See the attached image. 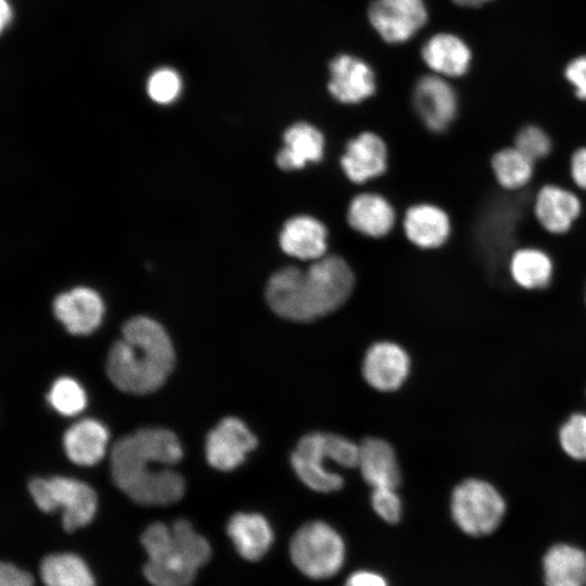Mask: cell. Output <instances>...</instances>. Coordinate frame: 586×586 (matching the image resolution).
Instances as JSON below:
<instances>
[{"label": "cell", "instance_id": "6da1fadb", "mask_svg": "<svg viewBox=\"0 0 586 586\" xmlns=\"http://www.w3.org/2000/svg\"><path fill=\"white\" fill-rule=\"evenodd\" d=\"M182 447L176 434L163 428H144L126 435L112 447L111 473L116 486L143 506H166L184 494L183 477L169 468L178 463Z\"/></svg>", "mask_w": 586, "mask_h": 586}, {"label": "cell", "instance_id": "7a4b0ae2", "mask_svg": "<svg viewBox=\"0 0 586 586\" xmlns=\"http://www.w3.org/2000/svg\"><path fill=\"white\" fill-rule=\"evenodd\" d=\"M354 276L337 256L316 259L306 270L286 267L273 273L266 288L270 308L293 321H311L340 307L349 296Z\"/></svg>", "mask_w": 586, "mask_h": 586}, {"label": "cell", "instance_id": "3957f363", "mask_svg": "<svg viewBox=\"0 0 586 586\" xmlns=\"http://www.w3.org/2000/svg\"><path fill=\"white\" fill-rule=\"evenodd\" d=\"M175 365L166 330L155 320L137 316L126 321L122 339L111 347L106 372L120 391L144 395L158 390Z\"/></svg>", "mask_w": 586, "mask_h": 586}, {"label": "cell", "instance_id": "277c9868", "mask_svg": "<svg viewBox=\"0 0 586 586\" xmlns=\"http://www.w3.org/2000/svg\"><path fill=\"white\" fill-rule=\"evenodd\" d=\"M359 445L332 433L313 432L304 435L291 454V466L297 477L310 489L319 493L339 491L343 476L331 471L327 461L343 468L358 464Z\"/></svg>", "mask_w": 586, "mask_h": 586}, {"label": "cell", "instance_id": "5b68a950", "mask_svg": "<svg viewBox=\"0 0 586 586\" xmlns=\"http://www.w3.org/2000/svg\"><path fill=\"white\" fill-rule=\"evenodd\" d=\"M507 504L489 482L470 477L451 492L450 514L458 528L472 537L493 534L501 524Z\"/></svg>", "mask_w": 586, "mask_h": 586}, {"label": "cell", "instance_id": "8992f818", "mask_svg": "<svg viewBox=\"0 0 586 586\" xmlns=\"http://www.w3.org/2000/svg\"><path fill=\"white\" fill-rule=\"evenodd\" d=\"M290 558L311 579H327L344 565L346 549L339 532L323 521L303 524L292 536Z\"/></svg>", "mask_w": 586, "mask_h": 586}, {"label": "cell", "instance_id": "52a82bcc", "mask_svg": "<svg viewBox=\"0 0 586 586\" xmlns=\"http://www.w3.org/2000/svg\"><path fill=\"white\" fill-rule=\"evenodd\" d=\"M28 489L41 511L63 509L62 524L67 532L87 525L94 517L95 492L81 481L64 476L36 477L30 481Z\"/></svg>", "mask_w": 586, "mask_h": 586}, {"label": "cell", "instance_id": "ba28073f", "mask_svg": "<svg viewBox=\"0 0 586 586\" xmlns=\"http://www.w3.org/2000/svg\"><path fill=\"white\" fill-rule=\"evenodd\" d=\"M141 543L149 556L143 573L152 585H192L198 568L184 555L170 527L162 522L152 523L143 532Z\"/></svg>", "mask_w": 586, "mask_h": 586}, {"label": "cell", "instance_id": "9c48e42d", "mask_svg": "<svg viewBox=\"0 0 586 586\" xmlns=\"http://www.w3.org/2000/svg\"><path fill=\"white\" fill-rule=\"evenodd\" d=\"M368 17L383 40L400 43L425 24L428 12L422 0H372Z\"/></svg>", "mask_w": 586, "mask_h": 586}, {"label": "cell", "instance_id": "30bf717a", "mask_svg": "<svg viewBox=\"0 0 586 586\" xmlns=\"http://www.w3.org/2000/svg\"><path fill=\"white\" fill-rule=\"evenodd\" d=\"M257 445L256 436L237 417L224 418L206 437L207 462L220 471L238 468Z\"/></svg>", "mask_w": 586, "mask_h": 586}, {"label": "cell", "instance_id": "8fae6325", "mask_svg": "<svg viewBox=\"0 0 586 586\" xmlns=\"http://www.w3.org/2000/svg\"><path fill=\"white\" fill-rule=\"evenodd\" d=\"M413 105L426 125L435 132L445 130L457 114V95L440 75L421 77L413 89Z\"/></svg>", "mask_w": 586, "mask_h": 586}, {"label": "cell", "instance_id": "7c38bea8", "mask_svg": "<svg viewBox=\"0 0 586 586\" xmlns=\"http://www.w3.org/2000/svg\"><path fill=\"white\" fill-rule=\"evenodd\" d=\"M409 369V355L393 342L374 343L364 357V378L378 391L391 392L399 388L407 379Z\"/></svg>", "mask_w": 586, "mask_h": 586}, {"label": "cell", "instance_id": "4fadbf2b", "mask_svg": "<svg viewBox=\"0 0 586 586\" xmlns=\"http://www.w3.org/2000/svg\"><path fill=\"white\" fill-rule=\"evenodd\" d=\"M53 313L69 333L85 335L100 326L104 305L94 290L78 286L55 297Z\"/></svg>", "mask_w": 586, "mask_h": 586}, {"label": "cell", "instance_id": "5bb4252c", "mask_svg": "<svg viewBox=\"0 0 586 586\" xmlns=\"http://www.w3.org/2000/svg\"><path fill=\"white\" fill-rule=\"evenodd\" d=\"M329 91L342 103H358L375 90L371 67L362 60L341 54L330 63Z\"/></svg>", "mask_w": 586, "mask_h": 586}, {"label": "cell", "instance_id": "9a60e30c", "mask_svg": "<svg viewBox=\"0 0 586 586\" xmlns=\"http://www.w3.org/2000/svg\"><path fill=\"white\" fill-rule=\"evenodd\" d=\"M581 211L582 204L577 195L556 184L544 186L534 201L537 221L546 231L553 234L569 231Z\"/></svg>", "mask_w": 586, "mask_h": 586}, {"label": "cell", "instance_id": "2e32d148", "mask_svg": "<svg viewBox=\"0 0 586 586\" xmlns=\"http://www.w3.org/2000/svg\"><path fill=\"white\" fill-rule=\"evenodd\" d=\"M227 533L238 553L247 561L260 560L271 548L275 538L269 521L255 512L233 514L228 522Z\"/></svg>", "mask_w": 586, "mask_h": 586}, {"label": "cell", "instance_id": "e0dca14e", "mask_svg": "<svg viewBox=\"0 0 586 586\" xmlns=\"http://www.w3.org/2000/svg\"><path fill=\"white\" fill-rule=\"evenodd\" d=\"M357 468L372 488H397L400 483L394 449L384 440L367 437L359 444Z\"/></svg>", "mask_w": 586, "mask_h": 586}, {"label": "cell", "instance_id": "ac0fdd59", "mask_svg": "<svg viewBox=\"0 0 586 586\" xmlns=\"http://www.w3.org/2000/svg\"><path fill=\"white\" fill-rule=\"evenodd\" d=\"M346 176L360 183L381 175L386 167V148L380 137L364 132L351 140L341 158Z\"/></svg>", "mask_w": 586, "mask_h": 586}, {"label": "cell", "instance_id": "d6986e66", "mask_svg": "<svg viewBox=\"0 0 586 586\" xmlns=\"http://www.w3.org/2000/svg\"><path fill=\"white\" fill-rule=\"evenodd\" d=\"M545 586H586V551L566 544H555L543 560Z\"/></svg>", "mask_w": 586, "mask_h": 586}, {"label": "cell", "instance_id": "ffe728a7", "mask_svg": "<svg viewBox=\"0 0 586 586\" xmlns=\"http://www.w3.org/2000/svg\"><path fill=\"white\" fill-rule=\"evenodd\" d=\"M327 230L317 219L295 216L289 219L280 233V245L284 253L300 259H319L323 256Z\"/></svg>", "mask_w": 586, "mask_h": 586}, {"label": "cell", "instance_id": "44dd1931", "mask_svg": "<svg viewBox=\"0 0 586 586\" xmlns=\"http://www.w3.org/2000/svg\"><path fill=\"white\" fill-rule=\"evenodd\" d=\"M424 63L442 77L463 75L470 65L471 51L453 34L441 33L432 36L421 50Z\"/></svg>", "mask_w": 586, "mask_h": 586}, {"label": "cell", "instance_id": "7402d4cb", "mask_svg": "<svg viewBox=\"0 0 586 586\" xmlns=\"http://www.w3.org/2000/svg\"><path fill=\"white\" fill-rule=\"evenodd\" d=\"M107 442L106 428L94 419H82L76 422L63 436L66 456L79 466L98 463L105 454Z\"/></svg>", "mask_w": 586, "mask_h": 586}, {"label": "cell", "instance_id": "603a6c76", "mask_svg": "<svg viewBox=\"0 0 586 586\" xmlns=\"http://www.w3.org/2000/svg\"><path fill=\"white\" fill-rule=\"evenodd\" d=\"M404 228L407 238L413 244L423 249H435L447 241L450 234V220L442 208L421 204L407 211Z\"/></svg>", "mask_w": 586, "mask_h": 586}, {"label": "cell", "instance_id": "cb8c5ba5", "mask_svg": "<svg viewBox=\"0 0 586 586\" xmlns=\"http://www.w3.org/2000/svg\"><path fill=\"white\" fill-rule=\"evenodd\" d=\"M283 141L284 146L277 155V164L283 170L298 169L322 157L323 137L307 123H296L288 128Z\"/></svg>", "mask_w": 586, "mask_h": 586}, {"label": "cell", "instance_id": "d4e9b609", "mask_svg": "<svg viewBox=\"0 0 586 586\" xmlns=\"http://www.w3.org/2000/svg\"><path fill=\"white\" fill-rule=\"evenodd\" d=\"M347 218L355 230L370 237H382L392 229L395 214L385 199L365 193L352 201Z\"/></svg>", "mask_w": 586, "mask_h": 586}, {"label": "cell", "instance_id": "484cf974", "mask_svg": "<svg viewBox=\"0 0 586 586\" xmlns=\"http://www.w3.org/2000/svg\"><path fill=\"white\" fill-rule=\"evenodd\" d=\"M509 272L520 288L540 290L547 288L552 279L553 264L546 252L536 247H523L511 255Z\"/></svg>", "mask_w": 586, "mask_h": 586}, {"label": "cell", "instance_id": "4316f807", "mask_svg": "<svg viewBox=\"0 0 586 586\" xmlns=\"http://www.w3.org/2000/svg\"><path fill=\"white\" fill-rule=\"evenodd\" d=\"M46 586H94V578L85 561L74 553L47 556L40 564Z\"/></svg>", "mask_w": 586, "mask_h": 586}, {"label": "cell", "instance_id": "83f0119b", "mask_svg": "<svg viewBox=\"0 0 586 586\" xmlns=\"http://www.w3.org/2000/svg\"><path fill=\"white\" fill-rule=\"evenodd\" d=\"M491 165L497 182L508 191H517L525 187L534 173V162L515 146L496 152Z\"/></svg>", "mask_w": 586, "mask_h": 586}, {"label": "cell", "instance_id": "f1b7e54d", "mask_svg": "<svg viewBox=\"0 0 586 586\" xmlns=\"http://www.w3.org/2000/svg\"><path fill=\"white\" fill-rule=\"evenodd\" d=\"M48 402L59 413L75 416L85 408L87 397L77 381L62 377L53 382L48 394Z\"/></svg>", "mask_w": 586, "mask_h": 586}, {"label": "cell", "instance_id": "f546056e", "mask_svg": "<svg viewBox=\"0 0 586 586\" xmlns=\"http://www.w3.org/2000/svg\"><path fill=\"white\" fill-rule=\"evenodd\" d=\"M170 528L175 539L194 566L199 569L209 560L208 542L198 534L187 520H176Z\"/></svg>", "mask_w": 586, "mask_h": 586}, {"label": "cell", "instance_id": "4dcf8cb0", "mask_svg": "<svg viewBox=\"0 0 586 586\" xmlns=\"http://www.w3.org/2000/svg\"><path fill=\"white\" fill-rule=\"evenodd\" d=\"M559 444L572 459L586 460V413L571 415L559 429Z\"/></svg>", "mask_w": 586, "mask_h": 586}, {"label": "cell", "instance_id": "1f68e13d", "mask_svg": "<svg viewBox=\"0 0 586 586\" xmlns=\"http://www.w3.org/2000/svg\"><path fill=\"white\" fill-rule=\"evenodd\" d=\"M514 146L535 163L549 155L552 144L544 129L527 125L517 133Z\"/></svg>", "mask_w": 586, "mask_h": 586}, {"label": "cell", "instance_id": "d6a6232c", "mask_svg": "<svg viewBox=\"0 0 586 586\" xmlns=\"http://www.w3.org/2000/svg\"><path fill=\"white\" fill-rule=\"evenodd\" d=\"M146 90L154 102L171 103L181 92L180 76L171 68H160L150 76Z\"/></svg>", "mask_w": 586, "mask_h": 586}, {"label": "cell", "instance_id": "836d02e7", "mask_svg": "<svg viewBox=\"0 0 586 586\" xmlns=\"http://www.w3.org/2000/svg\"><path fill=\"white\" fill-rule=\"evenodd\" d=\"M371 505L375 513L387 523H396L402 515V501L396 488H372Z\"/></svg>", "mask_w": 586, "mask_h": 586}, {"label": "cell", "instance_id": "e575fe53", "mask_svg": "<svg viewBox=\"0 0 586 586\" xmlns=\"http://www.w3.org/2000/svg\"><path fill=\"white\" fill-rule=\"evenodd\" d=\"M565 77L573 85L575 95L581 100H586V55L570 62L565 68Z\"/></svg>", "mask_w": 586, "mask_h": 586}, {"label": "cell", "instance_id": "d590c367", "mask_svg": "<svg viewBox=\"0 0 586 586\" xmlns=\"http://www.w3.org/2000/svg\"><path fill=\"white\" fill-rule=\"evenodd\" d=\"M0 586H34L29 573L20 570L12 563L2 562L0 565Z\"/></svg>", "mask_w": 586, "mask_h": 586}, {"label": "cell", "instance_id": "8d00e7d4", "mask_svg": "<svg viewBox=\"0 0 586 586\" xmlns=\"http://www.w3.org/2000/svg\"><path fill=\"white\" fill-rule=\"evenodd\" d=\"M570 174L574 183L586 191V146L577 149L572 154Z\"/></svg>", "mask_w": 586, "mask_h": 586}, {"label": "cell", "instance_id": "74e56055", "mask_svg": "<svg viewBox=\"0 0 586 586\" xmlns=\"http://www.w3.org/2000/svg\"><path fill=\"white\" fill-rule=\"evenodd\" d=\"M344 586H388L386 578L373 571L359 570L353 572L345 581Z\"/></svg>", "mask_w": 586, "mask_h": 586}, {"label": "cell", "instance_id": "f35d334b", "mask_svg": "<svg viewBox=\"0 0 586 586\" xmlns=\"http://www.w3.org/2000/svg\"><path fill=\"white\" fill-rule=\"evenodd\" d=\"M0 27L3 30L12 18V10L7 0H0Z\"/></svg>", "mask_w": 586, "mask_h": 586}, {"label": "cell", "instance_id": "ab89813d", "mask_svg": "<svg viewBox=\"0 0 586 586\" xmlns=\"http://www.w3.org/2000/svg\"><path fill=\"white\" fill-rule=\"evenodd\" d=\"M491 0H454L455 3L461 7H479Z\"/></svg>", "mask_w": 586, "mask_h": 586}]
</instances>
